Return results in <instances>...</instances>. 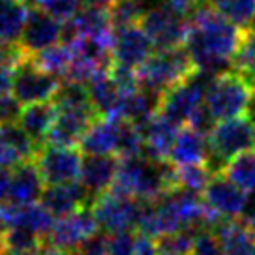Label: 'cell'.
Wrapping results in <instances>:
<instances>
[{
  "mask_svg": "<svg viewBox=\"0 0 255 255\" xmlns=\"http://www.w3.org/2000/svg\"><path fill=\"white\" fill-rule=\"evenodd\" d=\"M244 30L223 19L210 4H203L190 15V28L184 41L195 72L218 77L233 68Z\"/></svg>",
  "mask_w": 255,
  "mask_h": 255,
  "instance_id": "obj_1",
  "label": "cell"
},
{
  "mask_svg": "<svg viewBox=\"0 0 255 255\" xmlns=\"http://www.w3.org/2000/svg\"><path fill=\"white\" fill-rule=\"evenodd\" d=\"M178 188L176 165L171 161H156L146 156L120 159L117 180L111 190L139 201H158L167 191Z\"/></svg>",
  "mask_w": 255,
  "mask_h": 255,
  "instance_id": "obj_2",
  "label": "cell"
},
{
  "mask_svg": "<svg viewBox=\"0 0 255 255\" xmlns=\"http://www.w3.org/2000/svg\"><path fill=\"white\" fill-rule=\"evenodd\" d=\"M255 148V126L248 115L216 122L208 133V161L210 171L223 173L225 165L239 154Z\"/></svg>",
  "mask_w": 255,
  "mask_h": 255,
  "instance_id": "obj_3",
  "label": "cell"
},
{
  "mask_svg": "<svg viewBox=\"0 0 255 255\" xmlns=\"http://www.w3.org/2000/svg\"><path fill=\"white\" fill-rule=\"evenodd\" d=\"M255 88L237 72H225L210 81L205 92V107L216 122L248 115Z\"/></svg>",
  "mask_w": 255,
  "mask_h": 255,
  "instance_id": "obj_4",
  "label": "cell"
},
{
  "mask_svg": "<svg viewBox=\"0 0 255 255\" xmlns=\"http://www.w3.org/2000/svg\"><path fill=\"white\" fill-rule=\"evenodd\" d=\"M139 87L156 94H165L169 88L176 87L195 73L188 51L184 47L154 51V55L137 70Z\"/></svg>",
  "mask_w": 255,
  "mask_h": 255,
  "instance_id": "obj_5",
  "label": "cell"
},
{
  "mask_svg": "<svg viewBox=\"0 0 255 255\" xmlns=\"http://www.w3.org/2000/svg\"><path fill=\"white\" fill-rule=\"evenodd\" d=\"M212 77L195 72L176 87L169 88L159 100V115L178 128L188 126L190 119L205 104V92Z\"/></svg>",
  "mask_w": 255,
  "mask_h": 255,
  "instance_id": "obj_6",
  "label": "cell"
},
{
  "mask_svg": "<svg viewBox=\"0 0 255 255\" xmlns=\"http://www.w3.org/2000/svg\"><path fill=\"white\" fill-rule=\"evenodd\" d=\"M141 28L154 43L156 51L184 47V41L190 28V17L171 8L167 2H159L148 8L141 17Z\"/></svg>",
  "mask_w": 255,
  "mask_h": 255,
  "instance_id": "obj_7",
  "label": "cell"
},
{
  "mask_svg": "<svg viewBox=\"0 0 255 255\" xmlns=\"http://www.w3.org/2000/svg\"><path fill=\"white\" fill-rule=\"evenodd\" d=\"M143 201L124 195L117 190H109L92 201V212L100 229L105 233H120L137 229Z\"/></svg>",
  "mask_w": 255,
  "mask_h": 255,
  "instance_id": "obj_8",
  "label": "cell"
},
{
  "mask_svg": "<svg viewBox=\"0 0 255 255\" xmlns=\"http://www.w3.org/2000/svg\"><path fill=\"white\" fill-rule=\"evenodd\" d=\"M36 165L45 186L79 182L83 156L77 146H60L45 143L36 154Z\"/></svg>",
  "mask_w": 255,
  "mask_h": 255,
  "instance_id": "obj_9",
  "label": "cell"
},
{
  "mask_svg": "<svg viewBox=\"0 0 255 255\" xmlns=\"http://www.w3.org/2000/svg\"><path fill=\"white\" fill-rule=\"evenodd\" d=\"M58 90H60V81L55 75L38 68L28 55L17 64L11 94L15 96L17 102L23 107L53 102Z\"/></svg>",
  "mask_w": 255,
  "mask_h": 255,
  "instance_id": "obj_10",
  "label": "cell"
},
{
  "mask_svg": "<svg viewBox=\"0 0 255 255\" xmlns=\"http://www.w3.org/2000/svg\"><path fill=\"white\" fill-rule=\"evenodd\" d=\"M111 55L115 66L137 72L154 55V43L141 28V24L126 26L120 30H113Z\"/></svg>",
  "mask_w": 255,
  "mask_h": 255,
  "instance_id": "obj_11",
  "label": "cell"
},
{
  "mask_svg": "<svg viewBox=\"0 0 255 255\" xmlns=\"http://www.w3.org/2000/svg\"><path fill=\"white\" fill-rule=\"evenodd\" d=\"M56 109H58V115L47 141L60 146H77L90 126L100 119L92 104L68 105V107H56Z\"/></svg>",
  "mask_w": 255,
  "mask_h": 255,
  "instance_id": "obj_12",
  "label": "cell"
},
{
  "mask_svg": "<svg viewBox=\"0 0 255 255\" xmlns=\"http://www.w3.org/2000/svg\"><path fill=\"white\" fill-rule=\"evenodd\" d=\"M203 201L220 220H239L248 208V193L223 173L210 178L203 191Z\"/></svg>",
  "mask_w": 255,
  "mask_h": 255,
  "instance_id": "obj_13",
  "label": "cell"
},
{
  "mask_svg": "<svg viewBox=\"0 0 255 255\" xmlns=\"http://www.w3.org/2000/svg\"><path fill=\"white\" fill-rule=\"evenodd\" d=\"M64 23L49 15L41 8H34L28 11L26 23H24L23 34L19 40V47L24 55H38L45 49L53 47L62 41Z\"/></svg>",
  "mask_w": 255,
  "mask_h": 255,
  "instance_id": "obj_14",
  "label": "cell"
},
{
  "mask_svg": "<svg viewBox=\"0 0 255 255\" xmlns=\"http://www.w3.org/2000/svg\"><path fill=\"white\" fill-rule=\"evenodd\" d=\"M98 231H100V225L96 222L92 208L83 207L64 218H56L55 225L47 237V242L73 252L79 244H83Z\"/></svg>",
  "mask_w": 255,
  "mask_h": 255,
  "instance_id": "obj_15",
  "label": "cell"
},
{
  "mask_svg": "<svg viewBox=\"0 0 255 255\" xmlns=\"http://www.w3.org/2000/svg\"><path fill=\"white\" fill-rule=\"evenodd\" d=\"M120 167L119 156H87L83 158L79 184L90 197V203L109 191L117 180Z\"/></svg>",
  "mask_w": 255,
  "mask_h": 255,
  "instance_id": "obj_16",
  "label": "cell"
},
{
  "mask_svg": "<svg viewBox=\"0 0 255 255\" xmlns=\"http://www.w3.org/2000/svg\"><path fill=\"white\" fill-rule=\"evenodd\" d=\"M45 182L41 178L38 165L34 159L21 161L11 169V184H9V203L15 207L34 205L41 199Z\"/></svg>",
  "mask_w": 255,
  "mask_h": 255,
  "instance_id": "obj_17",
  "label": "cell"
},
{
  "mask_svg": "<svg viewBox=\"0 0 255 255\" xmlns=\"http://www.w3.org/2000/svg\"><path fill=\"white\" fill-rule=\"evenodd\" d=\"M87 87L90 94V104L98 113V117H119L122 104L129 92H126L117 83V79L111 75V70L94 77Z\"/></svg>",
  "mask_w": 255,
  "mask_h": 255,
  "instance_id": "obj_18",
  "label": "cell"
},
{
  "mask_svg": "<svg viewBox=\"0 0 255 255\" xmlns=\"http://www.w3.org/2000/svg\"><path fill=\"white\" fill-rule=\"evenodd\" d=\"M141 131L144 141L143 156L156 161H167L180 128L158 113Z\"/></svg>",
  "mask_w": 255,
  "mask_h": 255,
  "instance_id": "obj_19",
  "label": "cell"
},
{
  "mask_svg": "<svg viewBox=\"0 0 255 255\" xmlns=\"http://www.w3.org/2000/svg\"><path fill=\"white\" fill-rule=\"evenodd\" d=\"M40 203L49 210L53 218H64L83 207H90V197L87 191L81 188L79 182L75 184H58V186H45L41 193Z\"/></svg>",
  "mask_w": 255,
  "mask_h": 255,
  "instance_id": "obj_20",
  "label": "cell"
},
{
  "mask_svg": "<svg viewBox=\"0 0 255 255\" xmlns=\"http://www.w3.org/2000/svg\"><path fill=\"white\" fill-rule=\"evenodd\" d=\"M169 161L176 167L208 161V135L191 126H182L175 139Z\"/></svg>",
  "mask_w": 255,
  "mask_h": 255,
  "instance_id": "obj_21",
  "label": "cell"
},
{
  "mask_svg": "<svg viewBox=\"0 0 255 255\" xmlns=\"http://www.w3.org/2000/svg\"><path fill=\"white\" fill-rule=\"evenodd\" d=\"M210 231L223 255H255V235L244 220H220Z\"/></svg>",
  "mask_w": 255,
  "mask_h": 255,
  "instance_id": "obj_22",
  "label": "cell"
},
{
  "mask_svg": "<svg viewBox=\"0 0 255 255\" xmlns=\"http://www.w3.org/2000/svg\"><path fill=\"white\" fill-rule=\"evenodd\" d=\"M119 146V117H100L90 126L79 150L87 156H117Z\"/></svg>",
  "mask_w": 255,
  "mask_h": 255,
  "instance_id": "obj_23",
  "label": "cell"
},
{
  "mask_svg": "<svg viewBox=\"0 0 255 255\" xmlns=\"http://www.w3.org/2000/svg\"><path fill=\"white\" fill-rule=\"evenodd\" d=\"M58 109H56L55 102H45V104H34L23 107L21 119H19V126L26 131V135L30 137L38 146L45 144V139L49 137L53 124L56 120Z\"/></svg>",
  "mask_w": 255,
  "mask_h": 255,
  "instance_id": "obj_24",
  "label": "cell"
},
{
  "mask_svg": "<svg viewBox=\"0 0 255 255\" xmlns=\"http://www.w3.org/2000/svg\"><path fill=\"white\" fill-rule=\"evenodd\" d=\"M159 100H161L159 94L139 87L137 90L126 96L119 117L129 120L131 124H135L137 128L143 129L159 113Z\"/></svg>",
  "mask_w": 255,
  "mask_h": 255,
  "instance_id": "obj_25",
  "label": "cell"
},
{
  "mask_svg": "<svg viewBox=\"0 0 255 255\" xmlns=\"http://www.w3.org/2000/svg\"><path fill=\"white\" fill-rule=\"evenodd\" d=\"M28 11L19 0H0V41L19 43Z\"/></svg>",
  "mask_w": 255,
  "mask_h": 255,
  "instance_id": "obj_26",
  "label": "cell"
},
{
  "mask_svg": "<svg viewBox=\"0 0 255 255\" xmlns=\"http://www.w3.org/2000/svg\"><path fill=\"white\" fill-rule=\"evenodd\" d=\"M208 4L240 30L252 28L255 19V0H208Z\"/></svg>",
  "mask_w": 255,
  "mask_h": 255,
  "instance_id": "obj_27",
  "label": "cell"
},
{
  "mask_svg": "<svg viewBox=\"0 0 255 255\" xmlns=\"http://www.w3.org/2000/svg\"><path fill=\"white\" fill-rule=\"evenodd\" d=\"M30 58L34 60V64H36L38 68L43 70V72L55 75L56 79H64L68 70H70L73 53L70 45H66V43L60 41V43H56L53 47L41 51L38 55H32Z\"/></svg>",
  "mask_w": 255,
  "mask_h": 255,
  "instance_id": "obj_28",
  "label": "cell"
},
{
  "mask_svg": "<svg viewBox=\"0 0 255 255\" xmlns=\"http://www.w3.org/2000/svg\"><path fill=\"white\" fill-rule=\"evenodd\" d=\"M223 175L246 193L255 191V148L242 152L237 158H233L223 169Z\"/></svg>",
  "mask_w": 255,
  "mask_h": 255,
  "instance_id": "obj_29",
  "label": "cell"
},
{
  "mask_svg": "<svg viewBox=\"0 0 255 255\" xmlns=\"http://www.w3.org/2000/svg\"><path fill=\"white\" fill-rule=\"evenodd\" d=\"M233 72L242 75L255 88V30H244L240 47L233 60Z\"/></svg>",
  "mask_w": 255,
  "mask_h": 255,
  "instance_id": "obj_30",
  "label": "cell"
},
{
  "mask_svg": "<svg viewBox=\"0 0 255 255\" xmlns=\"http://www.w3.org/2000/svg\"><path fill=\"white\" fill-rule=\"evenodd\" d=\"M144 11H146L144 0H117L109 8L113 30H120V28H126V26L139 24Z\"/></svg>",
  "mask_w": 255,
  "mask_h": 255,
  "instance_id": "obj_31",
  "label": "cell"
},
{
  "mask_svg": "<svg viewBox=\"0 0 255 255\" xmlns=\"http://www.w3.org/2000/svg\"><path fill=\"white\" fill-rule=\"evenodd\" d=\"M212 176H214V173L210 171L207 163L176 167V184H178V188L193 191V193H203Z\"/></svg>",
  "mask_w": 255,
  "mask_h": 255,
  "instance_id": "obj_32",
  "label": "cell"
},
{
  "mask_svg": "<svg viewBox=\"0 0 255 255\" xmlns=\"http://www.w3.org/2000/svg\"><path fill=\"white\" fill-rule=\"evenodd\" d=\"M40 8L55 19L66 23L79 13L83 8V2L81 0H41Z\"/></svg>",
  "mask_w": 255,
  "mask_h": 255,
  "instance_id": "obj_33",
  "label": "cell"
},
{
  "mask_svg": "<svg viewBox=\"0 0 255 255\" xmlns=\"http://www.w3.org/2000/svg\"><path fill=\"white\" fill-rule=\"evenodd\" d=\"M73 255H109V233L100 231L72 252Z\"/></svg>",
  "mask_w": 255,
  "mask_h": 255,
  "instance_id": "obj_34",
  "label": "cell"
},
{
  "mask_svg": "<svg viewBox=\"0 0 255 255\" xmlns=\"http://www.w3.org/2000/svg\"><path fill=\"white\" fill-rule=\"evenodd\" d=\"M137 237L133 231H120L109 235V255H135Z\"/></svg>",
  "mask_w": 255,
  "mask_h": 255,
  "instance_id": "obj_35",
  "label": "cell"
},
{
  "mask_svg": "<svg viewBox=\"0 0 255 255\" xmlns=\"http://www.w3.org/2000/svg\"><path fill=\"white\" fill-rule=\"evenodd\" d=\"M23 113V105L17 102L13 94L0 96V126L17 124Z\"/></svg>",
  "mask_w": 255,
  "mask_h": 255,
  "instance_id": "obj_36",
  "label": "cell"
},
{
  "mask_svg": "<svg viewBox=\"0 0 255 255\" xmlns=\"http://www.w3.org/2000/svg\"><path fill=\"white\" fill-rule=\"evenodd\" d=\"M190 255H223V254L220 244H218V240H216L214 233L210 231V229H207V231H201L197 235Z\"/></svg>",
  "mask_w": 255,
  "mask_h": 255,
  "instance_id": "obj_37",
  "label": "cell"
},
{
  "mask_svg": "<svg viewBox=\"0 0 255 255\" xmlns=\"http://www.w3.org/2000/svg\"><path fill=\"white\" fill-rule=\"evenodd\" d=\"M23 60V58H21ZM21 60H2L0 62V96H8L13 90L17 64Z\"/></svg>",
  "mask_w": 255,
  "mask_h": 255,
  "instance_id": "obj_38",
  "label": "cell"
},
{
  "mask_svg": "<svg viewBox=\"0 0 255 255\" xmlns=\"http://www.w3.org/2000/svg\"><path fill=\"white\" fill-rule=\"evenodd\" d=\"M23 159L21 156L13 150V146L0 135V171H6V169H13L15 165H19Z\"/></svg>",
  "mask_w": 255,
  "mask_h": 255,
  "instance_id": "obj_39",
  "label": "cell"
},
{
  "mask_svg": "<svg viewBox=\"0 0 255 255\" xmlns=\"http://www.w3.org/2000/svg\"><path fill=\"white\" fill-rule=\"evenodd\" d=\"M135 255H161L158 248L156 239L144 237V235H137V250Z\"/></svg>",
  "mask_w": 255,
  "mask_h": 255,
  "instance_id": "obj_40",
  "label": "cell"
},
{
  "mask_svg": "<svg viewBox=\"0 0 255 255\" xmlns=\"http://www.w3.org/2000/svg\"><path fill=\"white\" fill-rule=\"evenodd\" d=\"M23 49L19 47V43H4L0 41V62L2 60H21L24 58Z\"/></svg>",
  "mask_w": 255,
  "mask_h": 255,
  "instance_id": "obj_41",
  "label": "cell"
},
{
  "mask_svg": "<svg viewBox=\"0 0 255 255\" xmlns=\"http://www.w3.org/2000/svg\"><path fill=\"white\" fill-rule=\"evenodd\" d=\"M9 184H11V169L0 171V207L9 203Z\"/></svg>",
  "mask_w": 255,
  "mask_h": 255,
  "instance_id": "obj_42",
  "label": "cell"
},
{
  "mask_svg": "<svg viewBox=\"0 0 255 255\" xmlns=\"http://www.w3.org/2000/svg\"><path fill=\"white\" fill-rule=\"evenodd\" d=\"M40 255H73V254L70 252V250L58 248V246H55V244H51V242L45 240V244H43L41 250H40Z\"/></svg>",
  "mask_w": 255,
  "mask_h": 255,
  "instance_id": "obj_43",
  "label": "cell"
},
{
  "mask_svg": "<svg viewBox=\"0 0 255 255\" xmlns=\"http://www.w3.org/2000/svg\"><path fill=\"white\" fill-rule=\"evenodd\" d=\"M85 8H100V9H109L117 2V0H81Z\"/></svg>",
  "mask_w": 255,
  "mask_h": 255,
  "instance_id": "obj_44",
  "label": "cell"
},
{
  "mask_svg": "<svg viewBox=\"0 0 255 255\" xmlns=\"http://www.w3.org/2000/svg\"><path fill=\"white\" fill-rule=\"evenodd\" d=\"M244 223L248 225V229L255 235V203L252 207L246 208V212H244Z\"/></svg>",
  "mask_w": 255,
  "mask_h": 255,
  "instance_id": "obj_45",
  "label": "cell"
},
{
  "mask_svg": "<svg viewBox=\"0 0 255 255\" xmlns=\"http://www.w3.org/2000/svg\"><path fill=\"white\" fill-rule=\"evenodd\" d=\"M6 235H8V229L6 225L0 222V255L6 254Z\"/></svg>",
  "mask_w": 255,
  "mask_h": 255,
  "instance_id": "obj_46",
  "label": "cell"
},
{
  "mask_svg": "<svg viewBox=\"0 0 255 255\" xmlns=\"http://www.w3.org/2000/svg\"><path fill=\"white\" fill-rule=\"evenodd\" d=\"M23 6H26L28 9H34V8H40V2L41 0H19Z\"/></svg>",
  "mask_w": 255,
  "mask_h": 255,
  "instance_id": "obj_47",
  "label": "cell"
},
{
  "mask_svg": "<svg viewBox=\"0 0 255 255\" xmlns=\"http://www.w3.org/2000/svg\"><path fill=\"white\" fill-rule=\"evenodd\" d=\"M248 117H250L252 124L255 126V96H254V100H252V104H250V109H248Z\"/></svg>",
  "mask_w": 255,
  "mask_h": 255,
  "instance_id": "obj_48",
  "label": "cell"
},
{
  "mask_svg": "<svg viewBox=\"0 0 255 255\" xmlns=\"http://www.w3.org/2000/svg\"><path fill=\"white\" fill-rule=\"evenodd\" d=\"M252 30H255V19H254V24H252Z\"/></svg>",
  "mask_w": 255,
  "mask_h": 255,
  "instance_id": "obj_49",
  "label": "cell"
}]
</instances>
